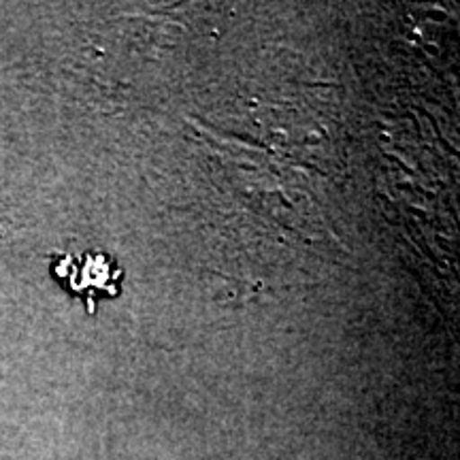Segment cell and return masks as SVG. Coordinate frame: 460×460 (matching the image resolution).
<instances>
[{"label":"cell","instance_id":"cell-1","mask_svg":"<svg viewBox=\"0 0 460 460\" xmlns=\"http://www.w3.org/2000/svg\"><path fill=\"white\" fill-rule=\"evenodd\" d=\"M54 273L73 295L84 298L90 314L96 312V298L118 296L122 292L124 271L111 256L101 252H85L79 258H60L54 264Z\"/></svg>","mask_w":460,"mask_h":460}]
</instances>
